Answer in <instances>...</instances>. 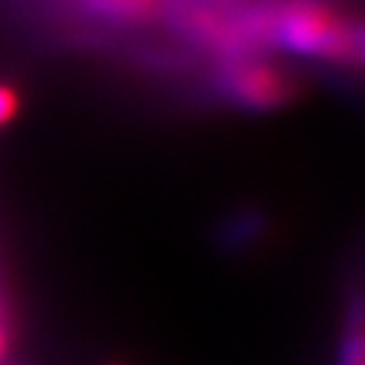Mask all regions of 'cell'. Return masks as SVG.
<instances>
[{"instance_id": "obj_1", "label": "cell", "mask_w": 365, "mask_h": 365, "mask_svg": "<svg viewBox=\"0 0 365 365\" xmlns=\"http://www.w3.org/2000/svg\"><path fill=\"white\" fill-rule=\"evenodd\" d=\"M267 36L299 56L345 58L353 48L360 53V36H348L345 21L317 3H292L277 16H269Z\"/></svg>"}, {"instance_id": "obj_2", "label": "cell", "mask_w": 365, "mask_h": 365, "mask_svg": "<svg viewBox=\"0 0 365 365\" xmlns=\"http://www.w3.org/2000/svg\"><path fill=\"white\" fill-rule=\"evenodd\" d=\"M223 89L231 99L251 109H269L289 97V81L264 61H236L223 74Z\"/></svg>"}, {"instance_id": "obj_3", "label": "cell", "mask_w": 365, "mask_h": 365, "mask_svg": "<svg viewBox=\"0 0 365 365\" xmlns=\"http://www.w3.org/2000/svg\"><path fill=\"white\" fill-rule=\"evenodd\" d=\"M91 11H97L99 16L117 18V21H130V18H140L150 11L153 0H84Z\"/></svg>"}, {"instance_id": "obj_4", "label": "cell", "mask_w": 365, "mask_h": 365, "mask_svg": "<svg viewBox=\"0 0 365 365\" xmlns=\"http://www.w3.org/2000/svg\"><path fill=\"white\" fill-rule=\"evenodd\" d=\"M18 109V97L8 86H0V125H6Z\"/></svg>"}, {"instance_id": "obj_5", "label": "cell", "mask_w": 365, "mask_h": 365, "mask_svg": "<svg viewBox=\"0 0 365 365\" xmlns=\"http://www.w3.org/2000/svg\"><path fill=\"white\" fill-rule=\"evenodd\" d=\"M6 355V332H3V325H0V360Z\"/></svg>"}]
</instances>
